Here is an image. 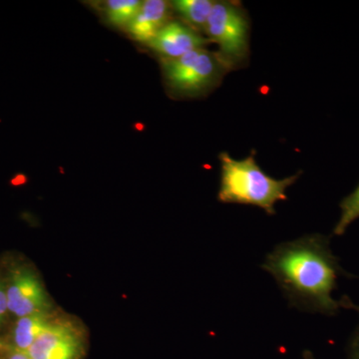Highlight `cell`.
<instances>
[{
	"label": "cell",
	"mask_w": 359,
	"mask_h": 359,
	"mask_svg": "<svg viewBox=\"0 0 359 359\" xmlns=\"http://www.w3.org/2000/svg\"><path fill=\"white\" fill-rule=\"evenodd\" d=\"M262 268L275 278L290 306L299 311L334 316L342 308L359 309L347 297H332L339 278L351 276L340 266L327 236L311 233L278 245Z\"/></svg>",
	"instance_id": "1"
},
{
	"label": "cell",
	"mask_w": 359,
	"mask_h": 359,
	"mask_svg": "<svg viewBox=\"0 0 359 359\" xmlns=\"http://www.w3.org/2000/svg\"><path fill=\"white\" fill-rule=\"evenodd\" d=\"M339 208L341 210V214L334 229L335 236H342L346 233L348 226L359 219V185L353 193L349 194L340 202Z\"/></svg>",
	"instance_id": "12"
},
{
	"label": "cell",
	"mask_w": 359,
	"mask_h": 359,
	"mask_svg": "<svg viewBox=\"0 0 359 359\" xmlns=\"http://www.w3.org/2000/svg\"><path fill=\"white\" fill-rule=\"evenodd\" d=\"M54 321L49 313L30 314L18 318L13 332V348L27 351Z\"/></svg>",
	"instance_id": "9"
},
{
	"label": "cell",
	"mask_w": 359,
	"mask_h": 359,
	"mask_svg": "<svg viewBox=\"0 0 359 359\" xmlns=\"http://www.w3.org/2000/svg\"><path fill=\"white\" fill-rule=\"evenodd\" d=\"M359 313V309H358ZM347 359H359V323L353 330L346 346Z\"/></svg>",
	"instance_id": "13"
},
{
	"label": "cell",
	"mask_w": 359,
	"mask_h": 359,
	"mask_svg": "<svg viewBox=\"0 0 359 359\" xmlns=\"http://www.w3.org/2000/svg\"><path fill=\"white\" fill-rule=\"evenodd\" d=\"M7 313L8 311V306H7V297L6 289L1 283H0V323L4 320Z\"/></svg>",
	"instance_id": "14"
},
{
	"label": "cell",
	"mask_w": 359,
	"mask_h": 359,
	"mask_svg": "<svg viewBox=\"0 0 359 359\" xmlns=\"http://www.w3.org/2000/svg\"><path fill=\"white\" fill-rule=\"evenodd\" d=\"M7 359H30L26 351H18V349H13L9 353Z\"/></svg>",
	"instance_id": "15"
},
{
	"label": "cell",
	"mask_w": 359,
	"mask_h": 359,
	"mask_svg": "<svg viewBox=\"0 0 359 359\" xmlns=\"http://www.w3.org/2000/svg\"><path fill=\"white\" fill-rule=\"evenodd\" d=\"M221 183L218 200L224 204L255 205L268 215H275L278 201H287V190L301 176V172L282 180L271 178L257 165L254 155L235 160L228 153L219 155Z\"/></svg>",
	"instance_id": "2"
},
{
	"label": "cell",
	"mask_w": 359,
	"mask_h": 359,
	"mask_svg": "<svg viewBox=\"0 0 359 359\" xmlns=\"http://www.w3.org/2000/svg\"><path fill=\"white\" fill-rule=\"evenodd\" d=\"M209 42L188 25L173 21L168 22L147 44L162 58L171 59L205 48Z\"/></svg>",
	"instance_id": "7"
},
{
	"label": "cell",
	"mask_w": 359,
	"mask_h": 359,
	"mask_svg": "<svg viewBox=\"0 0 359 359\" xmlns=\"http://www.w3.org/2000/svg\"><path fill=\"white\" fill-rule=\"evenodd\" d=\"M302 355H304V359H316L313 353H311L309 351H304V354H302Z\"/></svg>",
	"instance_id": "16"
},
{
	"label": "cell",
	"mask_w": 359,
	"mask_h": 359,
	"mask_svg": "<svg viewBox=\"0 0 359 359\" xmlns=\"http://www.w3.org/2000/svg\"><path fill=\"white\" fill-rule=\"evenodd\" d=\"M229 71L217 52L205 48L178 58H162L165 82L179 96L195 97L211 91Z\"/></svg>",
	"instance_id": "3"
},
{
	"label": "cell",
	"mask_w": 359,
	"mask_h": 359,
	"mask_svg": "<svg viewBox=\"0 0 359 359\" xmlns=\"http://www.w3.org/2000/svg\"><path fill=\"white\" fill-rule=\"evenodd\" d=\"M6 289L8 311L18 318L50 311L48 294L32 269L22 266L14 269Z\"/></svg>",
	"instance_id": "5"
},
{
	"label": "cell",
	"mask_w": 359,
	"mask_h": 359,
	"mask_svg": "<svg viewBox=\"0 0 359 359\" xmlns=\"http://www.w3.org/2000/svg\"><path fill=\"white\" fill-rule=\"evenodd\" d=\"M171 4L164 0H146L140 11L128 26L129 32L138 41L147 44L169 21Z\"/></svg>",
	"instance_id": "8"
},
{
	"label": "cell",
	"mask_w": 359,
	"mask_h": 359,
	"mask_svg": "<svg viewBox=\"0 0 359 359\" xmlns=\"http://www.w3.org/2000/svg\"><path fill=\"white\" fill-rule=\"evenodd\" d=\"M215 2L212 0H176L172 2L171 6L193 29H205Z\"/></svg>",
	"instance_id": "10"
},
{
	"label": "cell",
	"mask_w": 359,
	"mask_h": 359,
	"mask_svg": "<svg viewBox=\"0 0 359 359\" xmlns=\"http://www.w3.org/2000/svg\"><path fill=\"white\" fill-rule=\"evenodd\" d=\"M143 1L140 0H108L104 4L105 14L112 25L128 27L140 11Z\"/></svg>",
	"instance_id": "11"
},
{
	"label": "cell",
	"mask_w": 359,
	"mask_h": 359,
	"mask_svg": "<svg viewBox=\"0 0 359 359\" xmlns=\"http://www.w3.org/2000/svg\"><path fill=\"white\" fill-rule=\"evenodd\" d=\"M210 42L218 44L219 57L229 70L244 65L249 56L250 23L238 4L216 1L205 26Z\"/></svg>",
	"instance_id": "4"
},
{
	"label": "cell",
	"mask_w": 359,
	"mask_h": 359,
	"mask_svg": "<svg viewBox=\"0 0 359 359\" xmlns=\"http://www.w3.org/2000/svg\"><path fill=\"white\" fill-rule=\"evenodd\" d=\"M26 353L30 359H80L83 335L70 321L55 320Z\"/></svg>",
	"instance_id": "6"
},
{
	"label": "cell",
	"mask_w": 359,
	"mask_h": 359,
	"mask_svg": "<svg viewBox=\"0 0 359 359\" xmlns=\"http://www.w3.org/2000/svg\"><path fill=\"white\" fill-rule=\"evenodd\" d=\"M4 342H2V340L0 339V351H1L2 349H4Z\"/></svg>",
	"instance_id": "17"
}]
</instances>
